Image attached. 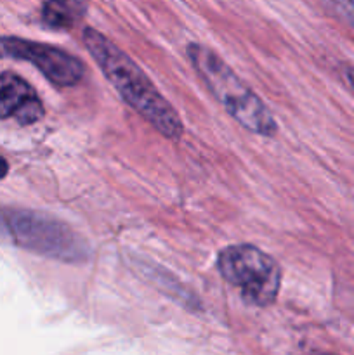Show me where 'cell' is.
<instances>
[{
	"instance_id": "cell-1",
	"label": "cell",
	"mask_w": 354,
	"mask_h": 355,
	"mask_svg": "<svg viewBox=\"0 0 354 355\" xmlns=\"http://www.w3.org/2000/svg\"><path fill=\"white\" fill-rule=\"evenodd\" d=\"M82 37L87 51L121 99L149 121L163 137L179 139L184 130L179 114L158 92L137 62L132 61L120 47L94 28H85Z\"/></svg>"
},
{
	"instance_id": "cell-2",
	"label": "cell",
	"mask_w": 354,
	"mask_h": 355,
	"mask_svg": "<svg viewBox=\"0 0 354 355\" xmlns=\"http://www.w3.org/2000/svg\"><path fill=\"white\" fill-rule=\"evenodd\" d=\"M187 58L215 99L242 127L266 137L276 134L278 125L269 107L226 64L224 59L201 44L187 45Z\"/></svg>"
},
{
	"instance_id": "cell-3",
	"label": "cell",
	"mask_w": 354,
	"mask_h": 355,
	"mask_svg": "<svg viewBox=\"0 0 354 355\" xmlns=\"http://www.w3.org/2000/svg\"><path fill=\"white\" fill-rule=\"evenodd\" d=\"M0 231L21 248L49 259L83 262L90 257L85 239L51 215L30 210H0Z\"/></svg>"
},
{
	"instance_id": "cell-4",
	"label": "cell",
	"mask_w": 354,
	"mask_h": 355,
	"mask_svg": "<svg viewBox=\"0 0 354 355\" xmlns=\"http://www.w3.org/2000/svg\"><path fill=\"white\" fill-rule=\"evenodd\" d=\"M222 279L239 291L243 300L255 307L276 302L281 288L280 263L252 245H231L219 252Z\"/></svg>"
},
{
	"instance_id": "cell-5",
	"label": "cell",
	"mask_w": 354,
	"mask_h": 355,
	"mask_svg": "<svg viewBox=\"0 0 354 355\" xmlns=\"http://www.w3.org/2000/svg\"><path fill=\"white\" fill-rule=\"evenodd\" d=\"M30 61L42 75L58 87H73L85 75L83 62L69 52L54 45L23 40L16 37H0V59Z\"/></svg>"
},
{
	"instance_id": "cell-6",
	"label": "cell",
	"mask_w": 354,
	"mask_h": 355,
	"mask_svg": "<svg viewBox=\"0 0 354 355\" xmlns=\"http://www.w3.org/2000/svg\"><path fill=\"white\" fill-rule=\"evenodd\" d=\"M45 110L37 90L14 73L0 75V118L14 120L19 125L37 123Z\"/></svg>"
},
{
	"instance_id": "cell-7",
	"label": "cell",
	"mask_w": 354,
	"mask_h": 355,
	"mask_svg": "<svg viewBox=\"0 0 354 355\" xmlns=\"http://www.w3.org/2000/svg\"><path fill=\"white\" fill-rule=\"evenodd\" d=\"M85 12V0H47L42 7V21L52 30H71Z\"/></svg>"
},
{
	"instance_id": "cell-8",
	"label": "cell",
	"mask_w": 354,
	"mask_h": 355,
	"mask_svg": "<svg viewBox=\"0 0 354 355\" xmlns=\"http://www.w3.org/2000/svg\"><path fill=\"white\" fill-rule=\"evenodd\" d=\"M325 2L340 19L354 28V0H325Z\"/></svg>"
},
{
	"instance_id": "cell-9",
	"label": "cell",
	"mask_w": 354,
	"mask_h": 355,
	"mask_svg": "<svg viewBox=\"0 0 354 355\" xmlns=\"http://www.w3.org/2000/svg\"><path fill=\"white\" fill-rule=\"evenodd\" d=\"M7 172H9V163H7L6 158L0 156V179H3L7 175Z\"/></svg>"
},
{
	"instance_id": "cell-10",
	"label": "cell",
	"mask_w": 354,
	"mask_h": 355,
	"mask_svg": "<svg viewBox=\"0 0 354 355\" xmlns=\"http://www.w3.org/2000/svg\"><path fill=\"white\" fill-rule=\"evenodd\" d=\"M346 78L354 90V68H346Z\"/></svg>"
}]
</instances>
